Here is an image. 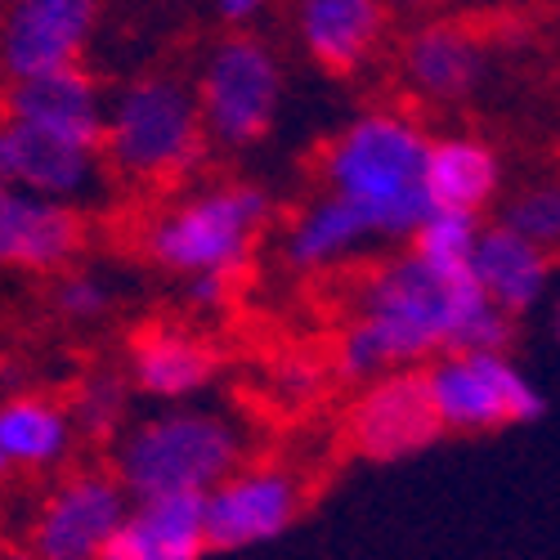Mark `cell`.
I'll use <instances>...</instances> for the list:
<instances>
[{
    "label": "cell",
    "mask_w": 560,
    "mask_h": 560,
    "mask_svg": "<svg viewBox=\"0 0 560 560\" xmlns=\"http://www.w3.org/2000/svg\"><path fill=\"white\" fill-rule=\"evenodd\" d=\"M404 72L412 81L417 95L427 100H457L466 95L480 72H485V50L471 32H462L453 23H435L427 32H417L404 50Z\"/></svg>",
    "instance_id": "ffe728a7"
},
{
    "label": "cell",
    "mask_w": 560,
    "mask_h": 560,
    "mask_svg": "<svg viewBox=\"0 0 560 560\" xmlns=\"http://www.w3.org/2000/svg\"><path fill=\"white\" fill-rule=\"evenodd\" d=\"M211 372H215L211 346L189 332H175V328H153L130 350L135 386L153 399H166V404H179V399L207 390Z\"/></svg>",
    "instance_id": "d6986e66"
},
{
    "label": "cell",
    "mask_w": 560,
    "mask_h": 560,
    "mask_svg": "<svg viewBox=\"0 0 560 560\" xmlns=\"http://www.w3.org/2000/svg\"><path fill=\"white\" fill-rule=\"evenodd\" d=\"M301 516V485L283 466H243L207 493L211 551H247L283 538Z\"/></svg>",
    "instance_id": "30bf717a"
},
{
    "label": "cell",
    "mask_w": 560,
    "mask_h": 560,
    "mask_svg": "<svg viewBox=\"0 0 560 560\" xmlns=\"http://www.w3.org/2000/svg\"><path fill=\"white\" fill-rule=\"evenodd\" d=\"M130 511V493L117 476H72L40 502L32 521V551L45 560H100Z\"/></svg>",
    "instance_id": "ba28073f"
},
{
    "label": "cell",
    "mask_w": 560,
    "mask_h": 560,
    "mask_svg": "<svg viewBox=\"0 0 560 560\" xmlns=\"http://www.w3.org/2000/svg\"><path fill=\"white\" fill-rule=\"evenodd\" d=\"M427 390L444 431H493L534 422L542 395L502 350H444L427 368Z\"/></svg>",
    "instance_id": "52a82bcc"
},
{
    "label": "cell",
    "mask_w": 560,
    "mask_h": 560,
    "mask_svg": "<svg viewBox=\"0 0 560 560\" xmlns=\"http://www.w3.org/2000/svg\"><path fill=\"white\" fill-rule=\"evenodd\" d=\"M368 243H382L372 220L341 194H323L310 202L283 233V260L292 269H332L350 256H359Z\"/></svg>",
    "instance_id": "ac0fdd59"
},
{
    "label": "cell",
    "mask_w": 560,
    "mask_h": 560,
    "mask_svg": "<svg viewBox=\"0 0 560 560\" xmlns=\"http://www.w3.org/2000/svg\"><path fill=\"white\" fill-rule=\"evenodd\" d=\"M0 130H5V144H10L14 184H27V189L72 207H90L104 198V184H108L104 175L113 171L104 149L72 144V139L14 126V121H0Z\"/></svg>",
    "instance_id": "5bb4252c"
},
{
    "label": "cell",
    "mask_w": 560,
    "mask_h": 560,
    "mask_svg": "<svg viewBox=\"0 0 560 560\" xmlns=\"http://www.w3.org/2000/svg\"><path fill=\"white\" fill-rule=\"evenodd\" d=\"M427 194L431 207H453V211H485L498 194V158L489 153V144L466 135H444L431 139L427 149Z\"/></svg>",
    "instance_id": "44dd1931"
},
{
    "label": "cell",
    "mask_w": 560,
    "mask_h": 560,
    "mask_svg": "<svg viewBox=\"0 0 560 560\" xmlns=\"http://www.w3.org/2000/svg\"><path fill=\"white\" fill-rule=\"evenodd\" d=\"M511 229H521L547 252H560V184H534V189L516 194L502 215Z\"/></svg>",
    "instance_id": "cb8c5ba5"
},
{
    "label": "cell",
    "mask_w": 560,
    "mask_h": 560,
    "mask_svg": "<svg viewBox=\"0 0 560 560\" xmlns=\"http://www.w3.org/2000/svg\"><path fill=\"white\" fill-rule=\"evenodd\" d=\"M269 198L256 184H224V189H202L194 198L175 202L162 211L149 233H144V252L179 273H238L252 256L256 233L265 229Z\"/></svg>",
    "instance_id": "5b68a950"
},
{
    "label": "cell",
    "mask_w": 560,
    "mask_h": 560,
    "mask_svg": "<svg viewBox=\"0 0 560 560\" xmlns=\"http://www.w3.org/2000/svg\"><path fill=\"white\" fill-rule=\"evenodd\" d=\"M471 273L489 292V301H498L511 318H516V314H529L547 296L551 252L502 220L493 229H480V243L471 252Z\"/></svg>",
    "instance_id": "2e32d148"
},
{
    "label": "cell",
    "mask_w": 560,
    "mask_h": 560,
    "mask_svg": "<svg viewBox=\"0 0 560 560\" xmlns=\"http://www.w3.org/2000/svg\"><path fill=\"white\" fill-rule=\"evenodd\" d=\"M386 5H399V10H422V5H435V0H386Z\"/></svg>",
    "instance_id": "f546056e"
},
{
    "label": "cell",
    "mask_w": 560,
    "mask_h": 560,
    "mask_svg": "<svg viewBox=\"0 0 560 560\" xmlns=\"http://www.w3.org/2000/svg\"><path fill=\"white\" fill-rule=\"evenodd\" d=\"M211 551L207 493L130 498V511L108 542V560H198Z\"/></svg>",
    "instance_id": "9a60e30c"
},
{
    "label": "cell",
    "mask_w": 560,
    "mask_h": 560,
    "mask_svg": "<svg viewBox=\"0 0 560 560\" xmlns=\"http://www.w3.org/2000/svg\"><path fill=\"white\" fill-rule=\"evenodd\" d=\"M117 412H121V390H117L113 382H95V386L85 390V399H81V417H85V422L113 427Z\"/></svg>",
    "instance_id": "4316f807"
},
{
    "label": "cell",
    "mask_w": 560,
    "mask_h": 560,
    "mask_svg": "<svg viewBox=\"0 0 560 560\" xmlns=\"http://www.w3.org/2000/svg\"><path fill=\"white\" fill-rule=\"evenodd\" d=\"M55 301H59V310H63L68 318L90 323V318H104V314H108V305H113V288H108V278L77 269V273H68L63 283L55 288Z\"/></svg>",
    "instance_id": "d4e9b609"
},
{
    "label": "cell",
    "mask_w": 560,
    "mask_h": 560,
    "mask_svg": "<svg viewBox=\"0 0 560 560\" xmlns=\"http://www.w3.org/2000/svg\"><path fill=\"white\" fill-rule=\"evenodd\" d=\"M104 117H108V95L81 63L40 77H19L0 95V121L32 126L90 149H104Z\"/></svg>",
    "instance_id": "7c38bea8"
},
{
    "label": "cell",
    "mask_w": 560,
    "mask_h": 560,
    "mask_svg": "<svg viewBox=\"0 0 560 560\" xmlns=\"http://www.w3.org/2000/svg\"><path fill=\"white\" fill-rule=\"evenodd\" d=\"M412 252L440 269H471V252L480 243V211L431 207V215L412 229Z\"/></svg>",
    "instance_id": "603a6c76"
},
{
    "label": "cell",
    "mask_w": 560,
    "mask_h": 560,
    "mask_svg": "<svg viewBox=\"0 0 560 560\" xmlns=\"http://www.w3.org/2000/svg\"><path fill=\"white\" fill-rule=\"evenodd\" d=\"M444 431L427 390V372L390 368L350 408V444L372 462H399Z\"/></svg>",
    "instance_id": "8fae6325"
},
{
    "label": "cell",
    "mask_w": 560,
    "mask_h": 560,
    "mask_svg": "<svg viewBox=\"0 0 560 560\" xmlns=\"http://www.w3.org/2000/svg\"><path fill=\"white\" fill-rule=\"evenodd\" d=\"M198 100L207 117V135L220 149H252L269 135L283 100V68L273 50L252 36H229L202 63Z\"/></svg>",
    "instance_id": "8992f818"
},
{
    "label": "cell",
    "mask_w": 560,
    "mask_h": 560,
    "mask_svg": "<svg viewBox=\"0 0 560 560\" xmlns=\"http://www.w3.org/2000/svg\"><path fill=\"white\" fill-rule=\"evenodd\" d=\"M247 435L220 412L171 408L121 431L113 448V476L130 498L153 493H211L243 466Z\"/></svg>",
    "instance_id": "3957f363"
},
{
    "label": "cell",
    "mask_w": 560,
    "mask_h": 560,
    "mask_svg": "<svg viewBox=\"0 0 560 560\" xmlns=\"http://www.w3.org/2000/svg\"><path fill=\"white\" fill-rule=\"evenodd\" d=\"M233 296V278L229 273H189V288H184V301L194 310H220Z\"/></svg>",
    "instance_id": "484cf974"
},
{
    "label": "cell",
    "mask_w": 560,
    "mask_h": 560,
    "mask_svg": "<svg viewBox=\"0 0 560 560\" xmlns=\"http://www.w3.org/2000/svg\"><path fill=\"white\" fill-rule=\"evenodd\" d=\"M511 314L489 301L471 269H440L417 252L372 269L359 314L341 337V372L359 382L412 368L444 350H506Z\"/></svg>",
    "instance_id": "6da1fadb"
},
{
    "label": "cell",
    "mask_w": 560,
    "mask_h": 560,
    "mask_svg": "<svg viewBox=\"0 0 560 560\" xmlns=\"http://www.w3.org/2000/svg\"><path fill=\"white\" fill-rule=\"evenodd\" d=\"M296 27L314 63L350 72L377 50L386 32V0H301Z\"/></svg>",
    "instance_id": "e0dca14e"
},
{
    "label": "cell",
    "mask_w": 560,
    "mask_h": 560,
    "mask_svg": "<svg viewBox=\"0 0 560 560\" xmlns=\"http://www.w3.org/2000/svg\"><path fill=\"white\" fill-rule=\"evenodd\" d=\"M207 117L194 85L153 72L135 77L108 95L104 117V158L117 175L158 184L184 175L207 144Z\"/></svg>",
    "instance_id": "277c9868"
},
{
    "label": "cell",
    "mask_w": 560,
    "mask_h": 560,
    "mask_svg": "<svg viewBox=\"0 0 560 560\" xmlns=\"http://www.w3.org/2000/svg\"><path fill=\"white\" fill-rule=\"evenodd\" d=\"M100 27V0H10L0 14V72L5 81L81 63Z\"/></svg>",
    "instance_id": "9c48e42d"
},
{
    "label": "cell",
    "mask_w": 560,
    "mask_h": 560,
    "mask_svg": "<svg viewBox=\"0 0 560 560\" xmlns=\"http://www.w3.org/2000/svg\"><path fill=\"white\" fill-rule=\"evenodd\" d=\"M269 0H215V10L224 23H252L256 14H265Z\"/></svg>",
    "instance_id": "83f0119b"
},
{
    "label": "cell",
    "mask_w": 560,
    "mask_h": 560,
    "mask_svg": "<svg viewBox=\"0 0 560 560\" xmlns=\"http://www.w3.org/2000/svg\"><path fill=\"white\" fill-rule=\"evenodd\" d=\"M427 149L431 135L404 113H368L328 144L323 179L372 220L382 243L412 238V229L431 215V194L422 179Z\"/></svg>",
    "instance_id": "7a4b0ae2"
},
{
    "label": "cell",
    "mask_w": 560,
    "mask_h": 560,
    "mask_svg": "<svg viewBox=\"0 0 560 560\" xmlns=\"http://www.w3.org/2000/svg\"><path fill=\"white\" fill-rule=\"evenodd\" d=\"M85 243L81 207L45 198L27 184H0V269L55 273Z\"/></svg>",
    "instance_id": "4fadbf2b"
},
{
    "label": "cell",
    "mask_w": 560,
    "mask_h": 560,
    "mask_svg": "<svg viewBox=\"0 0 560 560\" xmlns=\"http://www.w3.org/2000/svg\"><path fill=\"white\" fill-rule=\"evenodd\" d=\"M551 328H556V341H560V292H556V301H551Z\"/></svg>",
    "instance_id": "4dcf8cb0"
},
{
    "label": "cell",
    "mask_w": 560,
    "mask_h": 560,
    "mask_svg": "<svg viewBox=\"0 0 560 560\" xmlns=\"http://www.w3.org/2000/svg\"><path fill=\"white\" fill-rule=\"evenodd\" d=\"M0 184H14V171H10V144H5V130H0Z\"/></svg>",
    "instance_id": "f1b7e54d"
},
{
    "label": "cell",
    "mask_w": 560,
    "mask_h": 560,
    "mask_svg": "<svg viewBox=\"0 0 560 560\" xmlns=\"http://www.w3.org/2000/svg\"><path fill=\"white\" fill-rule=\"evenodd\" d=\"M72 417L50 399L19 395L0 404V448L10 453L14 466H27V471L59 466L72 448Z\"/></svg>",
    "instance_id": "7402d4cb"
},
{
    "label": "cell",
    "mask_w": 560,
    "mask_h": 560,
    "mask_svg": "<svg viewBox=\"0 0 560 560\" xmlns=\"http://www.w3.org/2000/svg\"><path fill=\"white\" fill-rule=\"evenodd\" d=\"M5 471H14V462H10V453H5V448H0V476H5Z\"/></svg>",
    "instance_id": "1f68e13d"
}]
</instances>
